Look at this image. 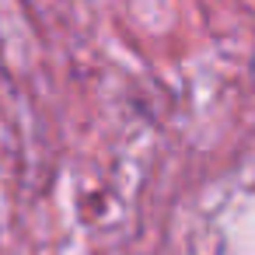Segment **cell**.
Here are the masks:
<instances>
[]
</instances>
